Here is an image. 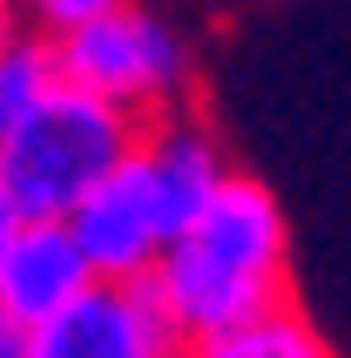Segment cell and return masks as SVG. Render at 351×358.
Listing matches in <instances>:
<instances>
[{
	"label": "cell",
	"mask_w": 351,
	"mask_h": 358,
	"mask_svg": "<svg viewBox=\"0 0 351 358\" xmlns=\"http://www.w3.org/2000/svg\"><path fill=\"white\" fill-rule=\"evenodd\" d=\"M149 291L169 311L182 338H210L230 324H250L277 304H297V257L291 217L264 176L230 169L169 243H162Z\"/></svg>",
	"instance_id": "1"
},
{
	"label": "cell",
	"mask_w": 351,
	"mask_h": 358,
	"mask_svg": "<svg viewBox=\"0 0 351 358\" xmlns=\"http://www.w3.org/2000/svg\"><path fill=\"white\" fill-rule=\"evenodd\" d=\"M48 41H55L61 81H75L81 95L122 108L136 129L196 108V55H189V41H182L176 20H162L156 7H142V0H122L108 14H88V20H75V27H61V34H48Z\"/></svg>",
	"instance_id": "2"
},
{
	"label": "cell",
	"mask_w": 351,
	"mask_h": 358,
	"mask_svg": "<svg viewBox=\"0 0 351 358\" xmlns=\"http://www.w3.org/2000/svg\"><path fill=\"white\" fill-rule=\"evenodd\" d=\"M136 136L142 129L122 115V108L81 95L75 81H61V88L41 95L34 115H20L14 129L0 136L7 203H14L20 217H55L61 223L129 149H136Z\"/></svg>",
	"instance_id": "3"
},
{
	"label": "cell",
	"mask_w": 351,
	"mask_h": 358,
	"mask_svg": "<svg viewBox=\"0 0 351 358\" xmlns=\"http://www.w3.org/2000/svg\"><path fill=\"white\" fill-rule=\"evenodd\" d=\"M61 223H68L75 250L88 257L95 284H142L156 271L162 243L176 237V223H169V210H162V196H156V182H149L136 149H129Z\"/></svg>",
	"instance_id": "4"
},
{
	"label": "cell",
	"mask_w": 351,
	"mask_h": 358,
	"mask_svg": "<svg viewBox=\"0 0 351 358\" xmlns=\"http://www.w3.org/2000/svg\"><path fill=\"white\" fill-rule=\"evenodd\" d=\"M20 358H182V331L149 284H88L68 311L27 331Z\"/></svg>",
	"instance_id": "5"
},
{
	"label": "cell",
	"mask_w": 351,
	"mask_h": 358,
	"mask_svg": "<svg viewBox=\"0 0 351 358\" xmlns=\"http://www.w3.org/2000/svg\"><path fill=\"white\" fill-rule=\"evenodd\" d=\"M88 284H95V271L75 250L68 223H55V217H20L14 223V237L0 250V318L7 324L34 331L55 311H68Z\"/></svg>",
	"instance_id": "6"
},
{
	"label": "cell",
	"mask_w": 351,
	"mask_h": 358,
	"mask_svg": "<svg viewBox=\"0 0 351 358\" xmlns=\"http://www.w3.org/2000/svg\"><path fill=\"white\" fill-rule=\"evenodd\" d=\"M136 156H142V169H149V182H156V196H162V210H169L176 230H182V223L210 203V189L236 169L230 149L216 142V129L196 115V108L189 115L149 122V129L136 136Z\"/></svg>",
	"instance_id": "7"
},
{
	"label": "cell",
	"mask_w": 351,
	"mask_h": 358,
	"mask_svg": "<svg viewBox=\"0 0 351 358\" xmlns=\"http://www.w3.org/2000/svg\"><path fill=\"white\" fill-rule=\"evenodd\" d=\"M182 358H338V352L317 331V318L304 311V298H297L250 324H230V331H210V338H182Z\"/></svg>",
	"instance_id": "8"
},
{
	"label": "cell",
	"mask_w": 351,
	"mask_h": 358,
	"mask_svg": "<svg viewBox=\"0 0 351 358\" xmlns=\"http://www.w3.org/2000/svg\"><path fill=\"white\" fill-rule=\"evenodd\" d=\"M48 88H61L55 41L48 34H20L14 48H7V61H0V136H7L20 115H34Z\"/></svg>",
	"instance_id": "9"
},
{
	"label": "cell",
	"mask_w": 351,
	"mask_h": 358,
	"mask_svg": "<svg viewBox=\"0 0 351 358\" xmlns=\"http://www.w3.org/2000/svg\"><path fill=\"white\" fill-rule=\"evenodd\" d=\"M108 7H122V0H20V14H27L34 34H61V27H75L88 14H108Z\"/></svg>",
	"instance_id": "10"
},
{
	"label": "cell",
	"mask_w": 351,
	"mask_h": 358,
	"mask_svg": "<svg viewBox=\"0 0 351 358\" xmlns=\"http://www.w3.org/2000/svg\"><path fill=\"white\" fill-rule=\"evenodd\" d=\"M20 34H34L27 14H20V0H0V61H7V48H14Z\"/></svg>",
	"instance_id": "11"
},
{
	"label": "cell",
	"mask_w": 351,
	"mask_h": 358,
	"mask_svg": "<svg viewBox=\"0 0 351 358\" xmlns=\"http://www.w3.org/2000/svg\"><path fill=\"white\" fill-rule=\"evenodd\" d=\"M27 352V331H20V324H7L0 318V358H20Z\"/></svg>",
	"instance_id": "12"
}]
</instances>
